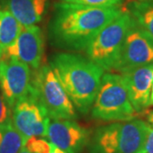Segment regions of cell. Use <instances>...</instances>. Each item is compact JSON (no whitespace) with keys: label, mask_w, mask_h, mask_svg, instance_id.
Segmentation results:
<instances>
[{"label":"cell","mask_w":153,"mask_h":153,"mask_svg":"<svg viewBox=\"0 0 153 153\" xmlns=\"http://www.w3.org/2000/svg\"><path fill=\"white\" fill-rule=\"evenodd\" d=\"M122 122H114L99 127L88 144V153H120Z\"/></svg>","instance_id":"4fadbf2b"},{"label":"cell","mask_w":153,"mask_h":153,"mask_svg":"<svg viewBox=\"0 0 153 153\" xmlns=\"http://www.w3.org/2000/svg\"><path fill=\"white\" fill-rule=\"evenodd\" d=\"M90 137L87 128L70 119L50 120L46 135L49 142L66 153H82Z\"/></svg>","instance_id":"30bf717a"},{"label":"cell","mask_w":153,"mask_h":153,"mask_svg":"<svg viewBox=\"0 0 153 153\" xmlns=\"http://www.w3.org/2000/svg\"><path fill=\"white\" fill-rule=\"evenodd\" d=\"M149 124L139 118L121 123L120 153H144Z\"/></svg>","instance_id":"7c38bea8"},{"label":"cell","mask_w":153,"mask_h":153,"mask_svg":"<svg viewBox=\"0 0 153 153\" xmlns=\"http://www.w3.org/2000/svg\"><path fill=\"white\" fill-rule=\"evenodd\" d=\"M138 1H146V2H153V0H138Z\"/></svg>","instance_id":"d4e9b609"},{"label":"cell","mask_w":153,"mask_h":153,"mask_svg":"<svg viewBox=\"0 0 153 153\" xmlns=\"http://www.w3.org/2000/svg\"><path fill=\"white\" fill-rule=\"evenodd\" d=\"M32 90L50 120L77 118V111L51 66H39L32 78Z\"/></svg>","instance_id":"5b68a950"},{"label":"cell","mask_w":153,"mask_h":153,"mask_svg":"<svg viewBox=\"0 0 153 153\" xmlns=\"http://www.w3.org/2000/svg\"><path fill=\"white\" fill-rule=\"evenodd\" d=\"M134 18L128 10L106 25L85 49L86 56L105 71H115L123 44Z\"/></svg>","instance_id":"277c9868"},{"label":"cell","mask_w":153,"mask_h":153,"mask_svg":"<svg viewBox=\"0 0 153 153\" xmlns=\"http://www.w3.org/2000/svg\"><path fill=\"white\" fill-rule=\"evenodd\" d=\"M12 123V108L6 102L0 91V125Z\"/></svg>","instance_id":"ffe728a7"},{"label":"cell","mask_w":153,"mask_h":153,"mask_svg":"<svg viewBox=\"0 0 153 153\" xmlns=\"http://www.w3.org/2000/svg\"><path fill=\"white\" fill-rule=\"evenodd\" d=\"M62 3L74 4L94 7H111L121 6L124 0H60Z\"/></svg>","instance_id":"d6986e66"},{"label":"cell","mask_w":153,"mask_h":153,"mask_svg":"<svg viewBox=\"0 0 153 153\" xmlns=\"http://www.w3.org/2000/svg\"><path fill=\"white\" fill-rule=\"evenodd\" d=\"M53 144L41 137H32L28 139L25 148L32 153H50Z\"/></svg>","instance_id":"ac0fdd59"},{"label":"cell","mask_w":153,"mask_h":153,"mask_svg":"<svg viewBox=\"0 0 153 153\" xmlns=\"http://www.w3.org/2000/svg\"><path fill=\"white\" fill-rule=\"evenodd\" d=\"M19 153H32V152H29V151H28L27 149H26V148L24 147L23 148V149H22V151H21V152H20Z\"/></svg>","instance_id":"cb8c5ba5"},{"label":"cell","mask_w":153,"mask_h":153,"mask_svg":"<svg viewBox=\"0 0 153 153\" xmlns=\"http://www.w3.org/2000/svg\"><path fill=\"white\" fill-rule=\"evenodd\" d=\"M44 38L41 29L35 26L23 27L16 41L3 50L1 59H15L37 70L42 61ZM0 59V60H1Z\"/></svg>","instance_id":"9c48e42d"},{"label":"cell","mask_w":153,"mask_h":153,"mask_svg":"<svg viewBox=\"0 0 153 153\" xmlns=\"http://www.w3.org/2000/svg\"><path fill=\"white\" fill-rule=\"evenodd\" d=\"M150 100H151V105H153V82H152V91H151V97H150Z\"/></svg>","instance_id":"603a6c76"},{"label":"cell","mask_w":153,"mask_h":153,"mask_svg":"<svg viewBox=\"0 0 153 153\" xmlns=\"http://www.w3.org/2000/svg\"><path fill=\"white\" fill-rule=\"evenodd\" d=\"M128 98L138 114L146 111L151 105V91L153 82V65L136 66L120 72Z\"/></svg>","instance_id":"8fae6325"},{"label":"cell","mask_w":153,"mask_h":153,"mask_svg":"<svg viewBox=\"0 0 153 153\" xmlns=\"http://www.w3.org/2000/svg\"><path fill=\"white\" fill-rule=\"evenodd\" d=\"M26 142L12 123L0 125V153H19Z\"/></svg>","instance_id":"2e32d148"},{"label":"cell","mask_w":153,"mask_h":153,"mask_svg":"<svg viewBox=\"0 0 153 153\" xmlns=\"http://www.w3.org/2000/svg\"><path fill=\"white\" fill-rule=\"evenodd\" d=\"M31 88V70L27 64L15 59L0 60V91L11 108L27 95Z\"/></svg>","instance_id":"ba28073f"},{"label":"cell","mask_w":153,"mask_h":153,"mask_svg":"<svg viewBox=\"0 0 153 153\" xmlns=\"http://www.w3.org/2000/svg\"><path fill=\"white\" fill-rule=\"evenodd\" d=\"M6 4L22 27H31L42 20L47 0H6Z\"/></svg>","instance_id":"5bb4252c"},{"label":"cell","mask_w":153,"mask_h":153,"mask_svg":"<svg viewBox=\"0 0 153 153\" xmlns=\"http://www.w3.org/2000/svg\"><path fill=\"white\" fill-rule=\"evenodd\" d=\"M146 122L149 124L147 137L144 147V153H153V111H151L147 113Z\"/></svg>","instance_id":"44dd1931"},{"label":"cell","mask_w":153,"mask_h":153,"mask_svg":"<svg viewBox=\"0 0 153 153\" xmlns=\"http://www.w3.org/2000/svg\"><path fill=\"white\" fill-rule=\"evenodd\" d=\"M22 27L9 10H0V49L4 50L13 44Z\"/></svg>","instance_id":"9a60e30c"},{"label":"cell","mask_w":153,"mask_h":153,"mask_svg":"<svg viewBox=\"0 0 153 153\" xmlns=\"http://www.w3.org/2000/svg\"><path fill=\"white\" fill-rule=\"evenodd\" d=\"M90 111L94 118L112 123L132 120L139 115L129 100L121 74L110 71L102 76Z\"/></svg>","instance_id":"3957f363"},{"label":"cell","mask_w":153,"mask_h":153,"mask_svg":"<svg viewBox=\"0 0 153 153\" xmlns=\"http://www.w3.org/2000/svg\"><path fill=\"white\" fill-rule=\"evenodd\" d=\"M50 118L37 96L31 90L12 108V123L26 140L47 135Z\"/></svg>","instance_id":"8992f818"},{"label":"cell","mask_w":153,"mask_h":153,"mask_svg":"<svg viewBox=\"0 0 153 153\" xmlns=\"http://www.w3.org/2000/svg\"><path fill=\"white\" fill-rule=\"evenodd\" d=\"M152 65H153V39L134 18L126 34L115 71L121 72L136 66Z\"/></svg>","instance_id":"52a82bcc"},{"label":"cell","mask_w":153,"mask_h":153,"mask_svg":"<svg viewBox=\"0 0 153 153\" xmlns=\"http://www.w3.org/2000/svg\"><path fill=\"white\" fill-rule=\"evenodd\" d=\"M52 70L80 114H88L98 93L104 70L87 56L64 52L53 55Z\"/></svg>","instance_id":"7a4b0ae2"},{"label":"cell","mask_w":153,"mask_h":153,"mask_svg":"<svg viewBox=\"0 0 153 153\" xmlns=\"http://www.w3.org/2000/svg\"><path fill=\"white\" fill-rule=\"evenodd\" d=\"M2 53H3V50L0 49V59H1V56H2Z\"/></svg>","instance_id":"484cf974"},{"label":"cell","mask_w":153,"mask_h":153,"mask_svg":"<svg viewBox=\"0 0 153 153\" xmlns=\"http://www.w3.org/2000/svg\"><path fill=\"white\" fill-rule=\"evenodd\" d=\"M50 153H66V152H64L63 150H61L60 148H58L57 146H55V145H53L52 146V150H51V152Z\"/></svg>","instance_id":"7402d4cb"},{"label":"cell","mask_w":153,"mask_h":153,"mask_svg":"<svg viewBox=\"0 0 153 153\" xmlns=\"http://www.w3.org/2000/svg\"><path fill=\"white\" fill-rule=\"evenodd\" d=\"M120 6L94 7L60 3L49 26L54 46L68 51L85 50L103 28L123 13Z\"/></svg>","instance_id":"6da1fadb"},{"label":"cell","mask_w":153,"mask_h":153,"mask_svg":"<svg viewBox=\"0 0 153 153\" xmlns=\"http://www.w3.org/2000/svg\"><path fill=\"white\" fill-rule=\"evenodd\" d=\"M129 13L153 39V2L134 1L129 4Z\"/></svg>","instance_id":"e0dca14e"}]
</instances>
